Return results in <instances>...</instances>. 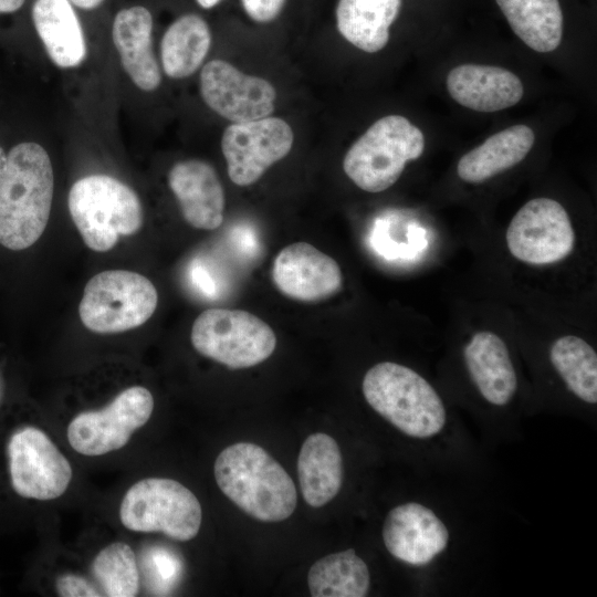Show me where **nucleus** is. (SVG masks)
Wrapping results in <instances>:
<instances>
[{
    "label": "nucleus",
    "mask_w": 597,
    "mask_h": 597,
    "mask_svg": "<svg viewBox=\"0 0 597 597\" xmlns=\"http://www.w3.org/2000/svg\"><path fill=\"white\" fill-rule=\"evenodd\" d=\"M0 184V244L12 251L33 245L50 218L54 175L46 150L21 143L9 151Z\"/></svg>",
    "instance_id": "nucleus-1"
},
{
    "label": "nucleus",
    "mask_w": 597,
    "mask_h": 597,
    "mask_svg": "<svg viewBox=\"0 0 597 597\" xmlns=\"http://www.w3.org/2000/svg\"><path fill=\"white\" fill-rule=\"evenodd\" d=\"M214 479L222 493L255 520L283 521L296 507L293 480L258 444L237 442L223 449L214 461Z\"/></svg>",
    "instance_id": "nucleus-2"
},
{
    "label": "nucleus",
    "mask_w": 597,
    "mask_h": 597,
    "mask_svg": "<svg viewBox=\"0 0 597 597\" xmlns=\"http://www.w3.org/2000/svg\"><path fill=\"white\" fill-rule=\"evenodd\" d=\"M368 405L392 426L413 438H429L446 423L443 402L413 369L381 362L367 370L362 385Z\"/></svg>",
    "instance_id": "nucleus-3"
},
{
    "label": "nucleus",
    "mask_w": 597,
    "mask_h": 597,
    "mask_svg": "<svg viewBox=\"0 0 597 597\" xmlns=\"http://www.w3.org/2000/svg\"><path fill=\"white\" fill-rule=\"evenodd\" d=\"M67 207L84 243L96 252L113 249L121 235L136 233L144 221L136 192L107 175H90L75 181Z\"/></svg>",
    "instance_id": "nucleus-4"
},
{
    "label": "nucleus",
    "mask_w": 597,
    "mask_h": 597,
    "mask_svg": "<svg viewBox=\"0 0 597 597\" xmlns=\"http://www.w3.org/2000/svg\"><path fill=\"white\" fill-rule=\"evenodd\" d=\"M425 149V136L400 115L377 119L347 150L343 169L367 192H381L401 176L406 164L418 159Z\"/></svg>",
    "instance_id": "nucleus-5"
},
{
    "label": "nucleus",
    "mask_w": 597,
    "mask_h": 597,
    "mask_svg": "<svg viewBox=\"0 0 597 597\" xmlns=\"http://www.w3.org/2000/svg\"><path fill=\"white\" fill-rule=\"evenodd\" d=\"M157 303V290L149 279L133 271L108 270L86 283L78 314L92 332L121 333L146 323Z\"/></svg>",
    "instance_id": "nucleus-6"
},
{
    "label": "nucleus",
    "mask_w": 597,
    "mask_h": 597,
    "mask_svg": "<svg viewBox=\"0 0 597 597\" xmlns=\"http://www.w3.org/2000/svg\"><path fill=\"white\" fill-rule=\"evenodd\" d=\"M119 517L130 531L160 532L186 542L198 534L202 511L196 495L184 484L167 478H147L128 489Z\"/></svg>",
    "instance_id": "nucleus-7"
},
{
    "label": "nucleus",
    "mask_w": 597,
    "mask_h": 597,
    "mask_svg": "<svg viewBox=\"0 0 597 597\" xmlns=\"http://www.w3.org/2000/svg\"><path fill=\"white\" fill-rule=\"evenodd\" d=\"M190 338L199 354L231 369L255 366L276 347L270 325L242 310L203 311L192 324Z\"/></svg>",
    "instance_id": "nucleus-8"
},
{
    "label": "nucleus",
    "mask_w": 597,
    "mask_h": 597,
    "mask_svg": "<svg viewBox=\"0 0 597 597\" xmlns=\"http://www.w3.org/2000/svg\"><path fill=\"white\" fill-rule=\"evenodd\" d=\"M153 410L154 398L147 388H126L105 408L74 417L67 440L76 452L90 457L118 450L149 420Z\"/></svg>",
    "instance_id": "nucleus-9"
},
{
    "label": "nucleus",
    "mask_w": 597,
    "mask_h": 597,
    "mask_svg": "<svg viewBox=\"0 0 597 597\" xmlns=\"http://www.w3.org/2000/svg\"><path fill=\"white\" fill-rule=\"evenodd\" d=\"M505 239L515 259L534 265L558 262L575 245V232L567 211L551 198L527 201L512 218Z\"/></svg>",
    "instance_id": "nucleus-10"
},
{
    "label": "nucleus",
    "mask_w": 597,
    "mask_h": 597,
    "mask_svg": "<svg viewBox=\"0 0 597 597\" xmlns=\"http://www.w3.org/2000/svg\"><path fill=\"white\" fill-rule=\"evenodd\" d=\"M12 489L25 499L61 496L72 480V468L51 439L35 427L15 431L8 443Z\"/></svg>",
    "instance_id": "nucleus-11"
},
{
    "label": "nucleus",
    "mask_w": 597,
    "mask_h": 597,
    "mask_svg": "<svg viewBox=\"0 0 597 597\" xmlns=\"http://www.w3.org/2000/svg\"><path fill=\"white\" fill-rule=\"evenodd\" d=\"M294 135L279 117L232 123L222 135L221 149L231 181L245 187L256 182L291 150Z\"/></svg>",
    "instance_id": "nucleus-12"
},
{
    "label": "nucleus",
    "mask_w": 597,
    "mask_h": 597,
    "mask_svg": "<svg viewBox=\"0 0 597 597\" xmlns=\"http://www.w3.org/2000/svg\"><path fill=\"white\" fill-rule=\"evenodd\" d=\"M200 93L217 114L233 123L268 117L276 92L264 78L242 73L223 60H211L200 73Z\"/></svg>",
    "instance_id": "nucleus-13"
},
{
    "label": "nucleus",
    "mask_w": 597,
    "mask_h": 597,
    "mask_svg": "<svg viewBox=\"0 0 597 597\" xmlns=\"http://www.w3.org/2000/svg\"><path fill=\"white\" fill-rule=\"evenodd\" d=\"M271 276L283 295L300 302L326 300L343 284L338 263L306 242L283 248L273 261Z\"/></svg>",
    "instance_id": "nucleus-14"
},
{
    "label": "nucleus",
    "mask_w": 597,
    "mask_h": 597,
    "mask_svg": "<svg viewBox=\"0 0 597 597\" xmlns=\"http://www.w3.org/2000/svg\"><path fill=\"white\" fill-rule=\"evenodd\" d=\"M383 540L394 557L421 566L446 549L449 532L430 509L410 502L389 511L383 526Z\"/></svg>",
    "instance_id": "nucleus-15"
},
{
    "label": "nucleus",
    "mask_w": 597,
    "mask_h": 597,
    "mask_svg": "<svg viewBox=\"0 0 597 597\" xmlns=\"http://www.w3.org/2000/svg\"><path fill=\"white\" fill-rule=\"evenodd\" d=\"M168 185L191 227L214 230L222 224L224 191L210 164L199 159L179 161L169 170Z\"/></svg>",
    "instance_id": "nucleus-16"
},
{
    "label": "nucleus",
    "mask_w": 597,
    "mask_h": 597,
    "mask_svg": "<svg viewBox=\"0 0 597 597\" xmlns=\"http://www.w3.org/2000/svg\"><path fill=\"white\" fill-rule=\"evenodd\" d=\"M450 96L478 112H498L517 104L524 93L521 80L511 71L492 65L461 64L447 76Z\"/></svg>",
    "instance_id": "nucleus-17"
},
{
    "label": "nucleus",
    "mask_w": 597,
    "mask_h": 597,
    "mask_svg": "<svg viewBox=\"0 0 597 597\" xmlns=\"http://www.w3.org/2000/svg\"><path fill=\"white\" fill-rule=\"evenodd\" d=\"M151 31L153 17L142 6L121 10L112 28L113 42L125 72L136 86L147 92L156 90L161 81Z\"/></svg>",
    "instance_id": "nucleus-18"
},
{
    "label": "nucleus",
    "mask_w": 597,
    "mask_h": 597,
    "mask_svg": "<svg viewBox=\"0 0 597 597\" xmlns=\"http://www.w3.org/2000/svg\"><path fill=\"white\" fill-rule=\"evenodd\" d=\"M463 354L469 374L484 399L492 405H506L516 390L517 379L503 339L489 331L478 332Z\"/></svg>",
    "instance_id": "nucleus-19"
},
{
    "label": "nucleus",
    "mask_w": 597,
    "mask_h": 597,
    "mask_svg": "<svg viewBox=\"0 0 597 597\" xmlns=\"http://www.w3.org/2000/svg\"><path fill=\"white\" fill-rule=\"evenodd\" d=\"M32 19L36 33L55 65L71 69L84 61L85 38L70 0H35Z\"/></svg>",
    "instance_id": "nucleus-20"
},
{
    "label": "nucleus",
    "mask_w": 597,
    "mask_h": 597,
    "mask_svg": "<svg viewBox=\"0 0 597 597\" xmlns=\"http://www.w3.org/2000/svg\"><path fill=\"white\" fill-rule=\"evenodd\" d=\"M297 475L304 501L321 507L332 501L343 483V458L337 442L327 433L310 434L297 458Z\"/></svg>",
    "instance_id": "nucleus-21"
},
{
    "label": "nucleus",
    "mask_w": 597,
    "mask_h": 597,
    "mask_svg": "<svg viewBox=\"0 0 597 597\" xmlns=\"http://www.w3.org/2000/svg\"><path fill=\"white\" fill-rule=\"evenodd\" d=\"M535 135L526 125L507 127L463 155L458 176L467 182H482L522 161L534 145Z\"/></svg>",
    "instance_id": "nucleus-22"
},
{
    "label": "nucleus",
    "mask_w": 597,
    "mask_h": 597,
    "mask_svg": "<svg viewBox=\"0 0 597 597\" xmlns=\"http://www.w3.org/2000/svg\"><path fill=\"white\" fill-rule=\"evenodd\" d=\"M400 7L401 0H338L337 29L359 50L378 52L389 40V28Z\"/></svg>",
    "instance_id": "nucleus-23"
},
{
    "label": "nucleus",
    "mask_w": 597,
    "mask_h": 597,
    "mask_svg": "<svg viewBox=\"0 0 597 597\" xmlns=\"http://www.w3.org/2000/svg\"><path fill=\"white\" fill-rule=\"evenodd\" d=\"M512 31L532 50H556L563 38L564 18L558 0H495Z\"/></svg>",
    "instance_id": "nucleus-24"
},
{
    "label": "nucleus",
    "mask_w": 597,
    "mask_h": 597,
    "mask_svg": "<svg viewBox=\"0 0 597 597\" xmlns=\"http://www.w3.org/2000/svg\"><path fill=\"white\" fill-rule=\"evenodd\" d=\"M211 45L207 22L199 15L188 13L175 20L166 30L160 43L164 72L171 78H185L193 74Z\"/></svg>",
    "instance_id": "nucleus-25"
},
{
    "label": "nucleus",
    "mask_w": 597,
    "mask_h": 597,
    "mask_svg": "<svg viewBox=\"0 0 597 597\" xmlns=\"http://www.w3.org/2000/svg\"><path fill=\"white\" fill-rule=\"evenodd\" d=\"M369 584L368 567L353 548L322 557L307 574L313 597H364Z\"/></svg>",
    "instance_id": "nucleus-26"
},
{
    "label": "nucleus",
    "mask_w": 597,
    "mask_h": 597,
    "mask_svg": "<svg viewBox=\"0 0 597 597\" xmlns=\"http://www.w3.org/2000/svg\"><path fill=\"white\" fill-rule=\"evenodd\" d=\"M549 358L572 392L588 404L597 402V355L586 341L562 336L553 343Z\"/></svg>",
    "instance_id": "nucleus-27"
},
{
    "label": "nucleus",
    "mask_w": 597,
    "mask_h": 597,
    "mask_svg": "<svg viewBox=\"0 0 597 597\" xmlns=\"http://www.w3.org/2000/svg\"><path fill=\"white\" fill-rule=\"evenodd\" d=\"M94 577L109 597H133L139 589L136 556L130 546L115 542L95 556Z\"/></svg>",
    "instance_id": "nucleus-28"
},
{
    "label": "nucleus",
    "mask_w": 597,
    "mask_h": 597,
    "mask_svg": "<svg viewBox=\"0 0 597 597\" xmlns=\"http://www.w3.org/2000/svg\"><path fill=\"white\" fill-rule=\"evenodd\" d=\"M56 589L63 597H97L100 591L85 578L77 575H64L56 580Z\"/></svg>",
    "instance_id": "nucleus-29"
},
{
    "label": "nucleus",
    "mask_w": 597,
    "mask_h": 597,
    "mask_svg": "<svg viewBox=\"0 0 597 597\" xmlns=\"http://www.w3.org/2000/svg\"><path fill=\"white\" fill-rule=\"evenodd\" d=\"M248 15L256 22H270L282 11L285 0H241Z\"/></svg>",
    "instance_id": "nucleus-30"
},
{
    "label": "nucleus",
    "mask_w": 597,
    "mask_h": 597,
    "mask_svg": "<svg viewBox=\"0 0 597 597\" xmlns=\"http://www.w3.org/2000/svg\"><path fill=\"white\" fill-rule=\"evenodd\" d=\"M151 563L154 570L158 572L157 577L170 586L180 570L178 562L167 553L158 551L156 554L154 553Z\"/></svg>",
    "instance_id": "nucleus-31"
},
{
    "label": "nucleus",
    "mask_w": 597,
    "mask_h": 597,
    "mask_svg": "<svg viewBox=\"0 0 597 597\" xmlns=\"http://www.w3.org/2000/svg\"><path fill=\"white\" fill-rule=\"evenodd\" d=\"M192 276H193L195 283L206 294H209V292L213 290L211 280L209 279V275L201 268L195 269Z\"/></svg>",
    "instance_id": "nucleus-32"
},
{
    "label": "nucleus",
    "mask_w": 597,
    "mask_h": 597,
    "mask_svg": "<svg viewBox=\"0 0 597 597\" xmlns=\"http://www.w3.org/2000/svg\"><path fill=\"white\" fill-rule=\"evenodd\" d=\"M25 0H0V13H9L19 10Z\"/></svg>",
    "instance_id": "nucleus-33"
},
{
    "label": "nucleus",
    "mask_w": 597,
    "mask_h": 597,
    "mask_svg": "<svg viewBox=\"0 0 597 597\" xmlns=\"http://www.w3.org/2000/svg\"><path fill=\"white\" fill-rule=\"evenodd\" d=\"M72 4L85 10H92L102 4L104 0H70Z\"/></svg>",
    "instance_id": "nucleus-34"
},
{
    "label": "nucleus",
    "mask_w": 597,
    "mask_h": 597,
    "mask_svg": "<svg viewBox=\"0 0 597 597\" xmlns=\"http://www.w3.org/2000/svg\"><path fill=\"white\" fill-rule=\"evenodd\" d=\"M7 160H8V156L4 153V150L2 149V147L0 146V184H1V181L3 179V176H4V172H6Z\"/></svg>",
    "instance_id": "nucleus-35"
},
{
    "label": "nucleus",
    "mask_w": 597,
    "mask_h": 597,
    "mask_svg": "<svg viewBox=\"0 0 597 597\" xmlns=\"http://www.w3.org/2000/svg\"><path fill=\"white\" fill-rule=\"evenodd\" d=\"M198 4L205 9H210L217 6L221 0H196Z\"/></svg>",
    "instance_id": "nucleus-36"
}]
</instances>
